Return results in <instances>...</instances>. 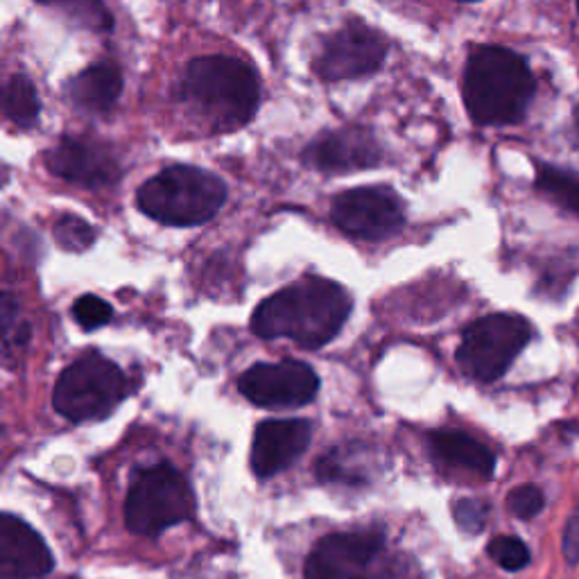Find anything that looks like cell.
<instances>
[{
	"mask_svg": "<svg viewBox=\"0 0 579 579\" xmlns=\"http://www.w3.org/2000/svg\"><path fill=\"white\" fill-rule=\"evenodd\" d=\"M352 297L342 285L306 276L263 299L251 315V331L263 340L287 337L304 349L329 344L349 320Z\"/></svg>",
	"mask_w": 579,
	"mask_h": 579,
	"instance_id": "cell-1",
	"label": "cell"
},
{
	"mask_svg": "<svg viewBox=\"0 0 579 579\" xmlns=\"http://www.w3.org/2000/svg\"><path fill=\"white\" fill-rule=\"evenodd\" d=\"M461 91L478 125H514L526 115L537 84L518 52L503 46H480L469 54Z\"/></svg>",
	"mask_w": 579,
	"mask_h": 579,
	"instance_id": "cell-2",
	"label": "cell"
},
{
	"mask_svg": "<svg viewBox=\"0 0 579 579\" xmlns=\"http://www.w3.org/2000/svg\"><path fill=\"white\" fill-rule=\"evenodd\" d=\"M182 94L186 104L213 132L245 127L260 104V82L254 69L234 57L209 54L186 69Z\"/></svg>",
	"mask_w": 579,
	"mask_h": 579,
	"instance_id": "cell-3",
	"label": "cell"
},
{
	"mask_svg": "<svg viewBox=\"0 0 579 579\" xmlns=\"http://www.w3.org/2000/svg\"><path fill=\"white\" fill-rule=\"evenodd\" d=\"M136 201L145 215L161 224L197 226L218 215L226 186L209 170L170 165L138 188Z\"/></svg>",
	"mask_w": 579,
	"mask_h": 579,
	"instance_id": "cell-4",
	"label": "cell"
},
{
	"mask_svg": "<svg viewBox=\"0 0 579 579\" xmlns=\"http://www.w3.org/2000/svg\"><path fill=\"white\" fill-rule=\"evenodd\" d=\"M125 394L127 379L121 367L89 354L62 371L52 392V405L71 421H94L107 417Z\"/></svg>",
	"mask_w": 579,
	"mask_h": 579,
	"instance_id": "cell-5",
	"label": "cell"
},
{
	"mask_svg": "<svg viewBox=\"0 0 579 579\" xmlns=\"http://www.w3.org/2000/svg\"><path fill=\"white\" fill-rule=\"evenodd\" d=\"M532 340V327L520 315L496 312L473 322L457 349V365L480 383H494Z\"/></svg>",
	"mask_w": 579,
	"mask_h": 579,
	"instance_id": "cell-6",
	"label": "cell"
},
{
	"mask_svg": "<svg viewBox=\"0 0 579 579\" xmlns=\"http://www.w3.org/2000/svg\"><path fill=\"white\" fill-rule=\"evenodd\" d=\"M193 491L182 473L168 465L136 476L125 501V523L134 534L157 537L190 518Z\"/></svg>",
	"mask_w": 579,
	"mask_h": 579,
	"instance_id": "cell-7",
	"label": "cell"
},
{
	"mask_svg": "<svg viewBox=\"0 0 579 579\" xmlns=\"http://www.w3.org/2000/svg\"><path fill=\"white\" fill-rule=\"evenodd\" d=\"M331 220L344 234L360 241H385L403 229V199L387 186H360L333 199Z\"/></svg>",
	"mask_w": 579,
	"mask_h": 579,
	"instance_id": "cell-8",
	"label": "cell"
},
{
	"mask_svg": "<svg viewBox=\"0 0 579 579\" xmlns=\"http://www.w3.org/2000/svg\"><path fill=\"white\" fill-rule=\"evenodd\" d=\"M387 57V39L367 23H346L324 41L315 60V73L324 82L360 79L381 71Z\"/></svg>",
	"mask_w": 579,
	"mask_h": 579,
	"instance_id": "cell-9",
	"label": "cell"
},
{
	"mask_svg": "<svg viewBox=\"0 0 579 579\" xmlns=\"http://www.w3.org/2000/svg\"><path fill=\"white\" fill-rule=\"evenodd\" d=\"M238 390L258 408H299L315 398L320 379L299 360L260 362L241 375Z\"/></svg>",
	"mask_w": 579,
	"mask_h": 579,
	"instance_id": "cell-10",
	"label": "cell"
},
{
	"mask_svg": "<svg viewBox=\"0 0 579 579\" xmlns=\"http://www.w3.org/2000/svg\"><path fill=\"white\" fill-rule=\"evenodd\" d=\"M52 175L84 188H104L121 180V163L102 140L64 136L46 152Z\"/></svg>",
	"mask_w": 579,
	"mask_h": 579,
	"instance_id": "cell-11",
	"label": "cell"
},
{
	"mask_svg": "<svg viewBox=\"0 0 579 579\" xmlns=\"http://www.w3.org/2000/svg\"><path fill=\"white\" fill-rule=\"evenodd\" d=\"M381 550L383 539L379 534H331L310 553L306 579H373L371 566Z\"/></svg>",
	"mask_w": 579,
	"mask_h": 579,
	"instance_id": "cell-12",
	"label": "cell"
},
{
	"mask_svg": "<svg viewBox=\"0 0 579 579\" xmlns=\"http://www.w3.org/2000/svg\"><path fill=\"white\" fill-rule=\"evenodd\" d=\"M381 161L383 145L371 130L360 125L324 132L310 140L304 150V163L315 170L331 172V175L373 168Z\"/></svg>",
	"mask_w": 579,
	"mask_h": 579,
	"instance_id": "cell-13",
	"label": "cell"
},
{
	"mask_svg": "<svg viewBox=\"0 0 579 579\" xmlns=\"http://www.w3.org/2000/svg\"><path fill=\"white\" fill-rule=\"evenodd\" d=\"M310 444V423L304 419L263 421L251 444V469L258 478H270L287 469Z\"/></svg>",
	"mask_w": 579,
	"mask_h": 579,
	"instance_id": "cell-14",
	"label": "cell"
},
{
	"mask_svg": "<svg viewBox=\"0 0 579 579\" xmlns=\"http://www.w3.org/2000/svg\"><path fill=\"white\" fill-rule=\"evenodd\" d=\"M44 539L12 514L0 518V572L5 579H37L52 570Z\"/></svg>",
	"mask_w": 579,
	"mask_h": 579,
	"instance_id": "cell-15",
	"label": "cell"
},
{
	"mask_svg": "<svg viewBox=\"0 0 579 579\" xmlns=\"http://www.w3.org/2000/svg\"><path fill=\"white\" fill-rule=\"evenodd\" d=\"M123 94V73L113 62H98L71 79L69 96L86 113H107Z\"/></svg>",
	"mask_w": 579,
	"mask_h": 579,
	"instance_id": "cell-16",
	"label": "cell"
},
{
	"mask_svg": "<svg viewBox=\"0 0 579 579\" xmlns=\"http://www.w3.org/2000/svg\"><path fill=\"white\" fill-rule=\"evenodd\" d=\"M430 448L434 457H440L446 465L469 469L480 476H491V471L496 467L494 453L465 432H432Z\"/></svg>",
	"mask_w": 579,
	"mask_h": 579,
	"instance_id": "cell-17",
	"label": "cell"
},
{
	"mask_svg": "<svg viewBox=\"0 0 579 579\" xmlns=\"http://www.w3.org/2000/svg\"><path fill=\"white\" fill-rule=\"evenodd\" d=\"M3 113H5L8 121H12L21 130H30L39 123L41 100L37 94V86L33 84L30 77L12 75L5 82Z\"/></svg>",
	"mask_w": 579,
	"mask_h": 579,
	"instance_id": "cell-18",
	"label": "cell"
},
{
	"mask_svg": "<svg viewBox=\"0 0 579 579\" xmlns=\"http://www.w3.org/2000/svg\"><path fill=\"white\" fill-rule=\"evenodd\" d=\"M37 3L60 12L66 21H71L77 27H84V30H94V33L113 30V16L102 0H37Z\"/></svg>",
	"mask_w": 579,
	"mask_h": 579,
	"instance_id": "cell-19",
	"label": "cell"
},
{
	"mask_svg": "<svg viewBox=\"0 0 579 579\" xmlns=\"http://www.w3.org/2000/svg\"><path fill=\"white\" fill-rule=\"evenodd\" d=\"M537 188L550 199H555L557 205H562L566 211L579 218V177L577 175H568V172H562L550 165H539Z\"/></svg>",
	"mask_w": 579,
	"mask_h": 579,
	"instance_id": "cell-20",
	"label": "cell"
},
{
	"mask_svg": "<svg viewBox=\"0 0 579 579\" xmlns=\"http://www.w3.org/2000/svg\"><path fill=\"white\" fill-rule=\"evenodd\" d=\"M52 234H54V241L60 243V247L66 251H86L89 247H94L98 238L94 224H89L77 215H62L54 222Z\"/></svg>",
	"mask_w": 579,
	"mask_h": 579,
	"instance_id": "cell-21",
	"label": "cell"
},
{
	"mask_svg": "<svg viewBox=\"0 0 579 579\" xmlns=\"http://www.w3.org/2000/svg\"><path fill=\"white\" fill-rule=\"evenodd\" d=\"M30 337V327L21 317L19 304L12 293L3 295V349L5 358L12 356V352L21 349V346Z\"/></svg>",
	"mask_w": 579,
	"mask_h": 579,
	"instance_id": "cell-22",
	"label": "cell"
},
{
	"mask_svg": "<svg viewBox=\"0 0 579 579\" xmlns=\"http://www.w3.org/2000/svg\"><path fill=\"white\" fill-rule=\"evenodd\" d=\"M489 557L505 570H520L530 564L528 545L516 537H496L489 543Z\"/></svg>",
	"mask_w": 579,
	"mask_h": 579,
	"instance_id": "cell-23",
	"label": "cell"
},
{
	"mask_svg": "<svg viewBox=\"0 0 579 579\" xmlns=\"http://www.w3.org/2000/svg\"><path fill=\"white\" fill-rule=\"evenodd\" d=\"M73 317L84 331H96L111 322L113 308L98 295H82L73 304Z\"/></svg>",
	"mask_w": 579,
	"mask_h": 579,
	"instance_id": "cell-24",
	"label": "cell"
},
{
	"mask_svg": "<svg viewBox=\"0 0 579 579\" xmlns=\"http://www.w3.org/2000/svg\"><path fill=\"white\" fill-rule=\"evenodd\" d=\"M545 505V496L543 491L534 484H523V486H516L509 491L507 496V509L516 516V518H534L537 514H541Z\"/></svg>",
	"mask_w": 579,
	"mask_h": 579,
	"instance_id": "cell-25",
	"label": "cell"
},
{
	"mask_svg": "<svg viewBox=\"0 0 579 579\" xmlns=\"http://www.w3.org/2000/svg\"><path fill=\"white\" fill-rule=\"evenodd\" d=\"M455 520L457 526L465 530V532H471V534H478L484 530V523H486V516H489V507L482 503V501H476V498H465L455 503Z\"/></svg>",
	"mask_w": 579,
	"mask_h": 579,
	"instance_id": "cell-26",
	"label": "cell"
},
{
	"mask_svg": "<svg viewBox=\"0 0 579 579\" xmlns=\"http://www.w3.org/2000/svg\"><path fill=\"white\" fill-rule=\"evenodd\" d=\"M564 557L568 564H579V501L570 514L564 532Z\"/></svg>",
	"mask_w": 579,
	"mask_h": 579,
	"instance_id": "cell-27",
	"label": "cell"
},
{
	"mask_svg": "<svg viewBox=\"0 0 579 579\" xmlns=\"http://www.w3.org/2000/svg\"><path fill=\"white\" fill-rule=\"evenodd\" d=\"M575 127H577V134H579V109L575 111Z\"/></svg>",
	"mask_w": 579,
	"mask_h": 579,
	"instance_id": "cell-28",
	"label": "cell"
},
{
	"mask_svg": "<svg viewBox=\"0 0 579 579\" xmlns=\"http://www.w3.org/2000/svg\"><path fill=\"white\" fill-rule=\"evenodd\" d=\"M461 3H476V0H461Z\"/></svg>",
	"mask_w": 579,
	"mask_h": 579,
	"instance_id": "cell-29",
	"label": "cell"
},
{
	"mask_svg": "<svg viewBox=\"0 0 579 579\" xmlns=\"http://www.w3.org/2000/svg\"><path fill=\"white\" fill-rule=\"evenodd\" d=\"M577 10H579V0H577Z\"/></svg>",
	"mask_w": 579,
	"mask_h": 579,
	"instance_id": "cell-30",
	"label": "cell"
}]
</instances>
